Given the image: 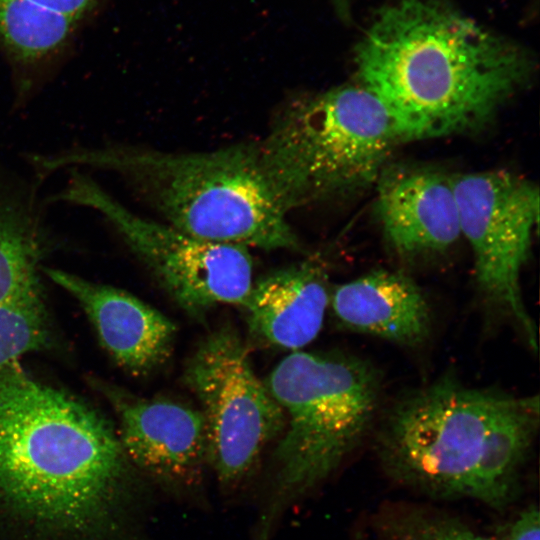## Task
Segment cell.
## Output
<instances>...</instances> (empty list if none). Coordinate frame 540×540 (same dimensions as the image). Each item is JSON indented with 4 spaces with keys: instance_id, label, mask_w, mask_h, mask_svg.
<instances>
[{
    "instance_id": "cell-11",
    "label": "cell",
    "mask_w": 540,
    "mask_h": 540,
    "mask_svg": "<svg viewBox=\"0 0 540 540\" xmlns=\"http://www.w3.org/2000/svg\"><path fill=\"white\" fill-rule=\"evenodd\" d=\"M44 272L78 301L101 345L124 370L147 375L168 361L177 328L166 315L124 290L59 269Z\"/></svg>"
},
{
    "instance_id": "cell-16",
    "label": "cell",
    "mask_w": 540,
    "mask_h": 540,
    "mask_svg": "<svg viewBox=\"0 0 540 540\" xmlns=\"http://www.w3.org/2000/svg\"><path fill=\"white\" fill-rule=\"evenodd\" d=\"M43 212L37 185L0 164V305L39 293L49 232Z\"/></svg>"
},
{
    "instance_id": "cell-20",
    "label": "cell",
    "mask_w": 540,
    "mask_h": 540,
    "mask_svg": "<svg viewBox=\"0 0 540 540\" xmlns=\"http://www.w3.org/2000/svg\"><path fill=\"white\" fill-rule=\"evenodd\" d=\"M81 24L99 7L102 0H31Z\"/></svg>"
},
{
    "instance_id": "cell-14",
    "label": "cell",
    "mask_w": 540,
    "mask_h": 540,
    "mask_svg": "<svg viewBox=\"0 0 540 540\" xmlns=\"http://www.w3.org/2000/svg\"><path fill=\"white\" fill-rule=\"evenodd\" d=\"M329 302L338 321L356 332L404 346H417L430 333L427 300L400 272L379 269L340 284Z\"/></svg>"
},
{
    "instance_id": "cell-18",
    "label": "cell",
    "mask_w": 540,
    "mask_h": 540,
    "mask_svg": "<svg viewBox=\"0 0 540 540\" xmlns=\"http://www.w3.org/2000/svg\"><path fill=\"white\" fill-rule=\"evenodd\" d=\"M378 540H492L450 516L421 508H391L375 523Z\"/></svg>"
},
{
    "instance_id": "cell-6",
    "label": "cell",
    "mask_w": 540,
    "mask_h": 540,
    "mask_svg": "<svg viewBox=\"0 0 540 540\" xmlns=\"http://www.w3.org/2000/svg\"><path fill=\"white\" fill-rule=\"evenodd\" d=\"M535 398L436 380L389 412L378 443L383 467L397 483L429 496L470 498L496 434Z\"/></svg>"
},
{
    "instance_id": "cell-17",
    "label": "cell",
    "mask_w": 540,
    "mask_h": 540,
    "mask_svg": "<svg viewBox=\"0 0 540 540\" xmlns=\"http://www.w3.org/2000/svg\"><path fill=\"white\" fill-rule=\"evenodd\" d=\"M48 323L40 294L0 305V374L44 346Z\"/></svg>"
},
{
    "instance_id": "cell-8",
    "label": "cell",
    "mask_w": 540,
    "mask_h": 540,
    "mask_svg": "<svg viewBox=\"0 0 540 540\" xmlns=\"http://www.w3.org/2000/svg\"><path fill=\"white\" fill-rule=\"evenodd\" d=\"M184 382L205 420L209 469L221 494L234 496L256 478L265 450L281 435L282 409L229 325L198 344L185 365Z\"/></svg>"
},
{
    "instance_id": "cell-9",
    "label": "cell",
    "mask_w": 540,
    "mask_h": 540,
    "mask_svg": "<svg viewBox=\"0 0 540 540\" xmlns=\"http://www.w3.org/2000/svg\"><path fill=\"white\" fill-rule=\"evenodd\" d=\"M461 236L469 242L477 285L511 316L533 350L535 325L521 290V270L539 219V191L529 180L506 171L451 176Z\"/></svg>"
},
{
    "instance_id": "cell-13",
    "label": "cell",
    "mask_w": 540,
    "mask_h": 540,
    "mask_svg": "<svg viewBox=\"0 0 540 540\" xmlns=\"http://www.w3.org/2000/svg\"><path fill=\"white\" fill-rule=\"evenodd\" d=\"M329 300L324 267L306 260L253 281L242 307L257 338L298 351L318 336Z\"/></svg>"
},
{
    "instance_id": "cell-19",
    "label": "cell",
    "mask_w": 540,
    "mask_h": 540,
    "mask_svg": "<svg viewBox=\"0 0 540 540\" xmlns=\"http://www.w3.org/2000/svg\"><path fill=\"white\" fill-rule=\"evenodd\" d=\"M504 540H540V515L537 506L530 505L509 525Z\"/></svg>"
},
{
    "instance_id": "cell-3",
    "label": "cell",
    "mask_w": 540,
    "mask_h": 540,
    "mask_svg": "<svg viewBox=\"0 0 540 540\" xmlns=\"http://www.w3.org/2000/svg\"><path fill=\"white\" fill-rule=\"evenodd\" d=\"M44 179L71 168L120 177L162 222L193 237L263 250L299 249V240L263 171L257 142L202 152L121 143L32 153Z\"/></svg>"
},
{
    "instance_id": "cell-2",
    "label": "cell",
    "mask_w": 540,
    "mask_h": 540,
    "mask_svg": "<svg viewBox=\"0 0 540 540\" xmlns=\"http://www.w3.org/2000/svg\"><path fill=\"white\" fill-rule=\"evenodd\" d=\"M358 84L374 94L405 140L475 131L530 81L524 47L447 0H393L354 49Z\"/></svg>"
},
{
    "instance_id": "cell-10",
    "label": "cell",
    "mask_w": 540,
    "mask_h": 540,
    "mask_svg": "<svg viewBox=\"0 0 540 540\" xmlns=\"http://www.w3.org/2000/svg\"><path fill=\"white\" fill-rule=\"evenodd\" d=\"M125 454L152 486L180 502L204 500L208 439L199 409L168 398L109 393Z\"/></svg>"
},
{
    "instance_id": "cell-12",
    "label": "cell",
    "mask_w": 540,
    "mask_h": 540,
    "mask_svg": "<svg viewBox=\"0 0 540 540\" xmlns=\"http://www.w3.org/2000/svg\"><path fill=\"white\" fill-rule=\"evenodd\" d=\"M376 211L390 246L406 257L442 252L461 236L451 176L426 168H384Z\"/></svg>"
},
{
    "instance_id": "cell-4",
    "label": "cell",
    "mask_w": 540,
    "mask_h": 540,
    "mask_svg": "<svg viewBox=\"0 0 540 540\" xmlns=\"http://www.w3.org/2000/svg\"><path fill=\"white\" fill-rule=\"evenodd\" d=\"M265 383L284 428L263 477L249 540H273L280 523L362 441L375 417L380 378L361 358L293 351Z\"/></svg>"
},
{
    "instance_id": "cell-7",
    "label": "cell",
    "mask_w": 540,
    "mask_h": 540,
    "mask_svg": "<svg viewBox=\"0 0 540 540\" xmlns=\"http://www.w3.org/2000/svg\"><path fill=\"white\" fill-rule=\"evenodd\" d=\"M47 199L101 215L189 316L203 318L218 305L243 306L253 284V260L239 245L202 240L128 209L79 169Z\"/></svg>"
},
{
    "instance_id": "cell-1",
    "label": "cell",
    "mask_w": 540,
    "mask_h": 540,
    "mask_svg": "<svg viewBox=\"0 0 540 540\" xmlns=\"http://www.w3.org/2000/svg\"><path fill=\"white\" fill-rule=\"evenodd\" d=\"M153 490L101 414L18 365L0 374L6 540H149Z\"/></svg>"
},
{
    "instance_id": "cell-5",
    "label": "cell",
    "mask_w": 540,
    "mask_h": 540,
    "mask_svg": "<svg viewBox=\"0 0 540 540\" xmlns=\"http://www.w3.org/2000/svg\"><path fill=\"white\" fill-rule=\"evenodd\" d=\"M400 141L383 104L357 83L293 98L257 145L266 178L289 213L377 180Z\"/></svg>"
},
{
    "instance_id": "cell-15",
    "label": "cell",
    "mask_w": 540,
    "mask_h": 540,
    "mask_svg": "<svg viewBox=\"0 0 540 540\" xmlns=\"http://www.w3.org/2000/svg\"><path fill=\"white\" fill-rule=\"evenodd\" d=\"M79 25L31 0H0V51L11 70L15 105L26 104L52 76Z\"/></svg>"
}]
</instances>
